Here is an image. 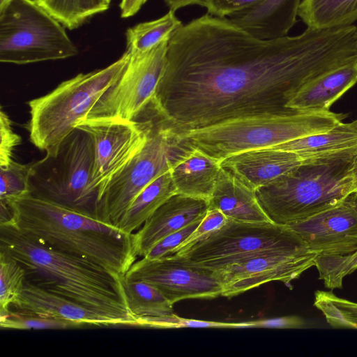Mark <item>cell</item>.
<instances>
[{
    "label": "cell",
    "mask_w": 357,
    "mask_h": 357,
    "mask_svg": "<svg viewBox=\"0 0 357 357\" xmlns=\"http://www.w3.org/2000/svg\"><path fill=\"white\" fill-rule=\"evenodd\" d=\"M147 0H121L119 8L121 17L128 18L135 15Z\"/></svg>",
    "instance_id": "ab89813d"
},
{
    "label": "cell",
    "mask_w": 357,
    "mask_h": 357,
    "mask_svg": "<svg viewBox=\"0 0 357 357\" xmlns=\"http://www.w3.org/2000/svg\"><path fill=\"white\" fill-rule=\"evenodd\" d=\"M357 146L304 159L255 190L261 207L279 225H290L340 204L353 192Z\"/></svg>",
    "instance_id": "277c9868"
},
{
    "label": "cell",
    "mask_w": 357,
    "mask_h": 357,
    "mask_svg": "<svg viewBox=\"0 0 357 357\" xmlns=\"http://www.w3.org/2000/svg\"><path fill=\"white\" fill-rule=\"evenodd\" d=\"M351 174L353 178V192H357V155L353 164Z\"/></svg>",
    "instance_id": "60d3db41"
},
{
    "label": "cell",
    "mask_w": 357,
    "mask_h": 357,
    "mask_svg": "<svg viewBox=\"0 0 357 357\" xmlns=\"http://www.w3.org/2000/svg\"><path fill=\"white\" fill-rule=\"evenodd\" d=\"M209 209L208 201L176 194L168 199L132 234L137 257H144L165 236L202 220Z\"/></svg>",
    "instance_id": "2e32d148"
},
{
    "label": "cell",
    "mask_w": 357,
    "mask_h": 357,
    "mask_svg": "<svg viewBox=\"0 0 357 357\" xmlns=\"http://www.w3.org/2000/svg\"><path fill=\"white\" fill-rule=\"evenodd\" d=\"M66 29L73 30L109 8L106 0H33Z\"/></svg>",
    "instance_id": "4316f807"
},
{
    "label": "cell",
    "mask_w": 357,
    "mask_h": 357,
    "mask_svg": "<svg viewBox=\"0 0 357 357\" xmlns=\"http://www.w3.org/2000/svg\"><path fill=\"white\" fill-rule=\"evenodd\" d=\"M307 245L289 226L231 219L192 246L176 252L190 261L218 269L254 253Z\"/></svg>",
    "instance_id": "30bf717a"
},
{
    "label": "cell",
    "mask_w": 357,
    "mask_h": 357,
    "mask_svg": "<svg viewBox=\"0 0 357 357\" xmlns=\"http://www.w3.org/2000/svg\"><path fill=\"white\" fill-rule=\"evenodd\" d=\"M343 114L329 112L261 113L241 116L179 132L191 148L221 161L244 151L327 131L342 122Z\"/></svg>",
    "instance_id": "5b68a950"
},
{
    "label": "cell",
    "mask_w": 357,
    "mask_h": 357,
    "mask_svg": "<svg viewBox=\"0 0 357 357\" xmlns=\"http://www.w3.org/2000/svg\"><path fill=\"white\" fill-rule=\"evenodd\" d=\"M191 149L178 132L152 121L144 146L107 185L98 203L100 217L116 226L136 197Z\"/></svg>",
    "instance_id": "9c48e42d"
},
{
    "label": "cell",
    "mask_w": 357,
    "mask_h": 357,
    "mask_svg": "<svg viewBox=\"0 0 357 357\" xmlns=\"http://www.w3.org/2000/svg\"><path fill=\"white\" fill-rule=\"evenodd\" d=\"M129 308L137 317H162L173 314V304L153 285L124 279Z\"/></svg>",
    "instance_id": "83f0119b"
},
{
    "label": "cell",
    "mask_w": 357,
    "mask_h": 357,
    "mask_svg": "<svg viewBox=\"0 0 357 357\" xmlns=\"http://www.w3.org/2000/svg\"><path fill=\"white\" fill-rule=\"evenodd\" d=\"M66 28L33 0H9L0 8V61L25 65L78 54Z\"/></svg>",
    "instance_id": "ba28073f"
},
{
    "label": "cell",
    "mask_w": 357,
    "mask_h": 357,
    "mask_svg": "<svg viewBox=\"0 0 357 357\" xmlns=\"http://www.w3.org/2000/svg\"><path fill=\"white\" fill-rule=\"evenodd\" d=\"M262 1L264 0H194L193 5L204 8L207 13L211 15L227 17Z\"/></svg>",
    "instance_id": "8d00e7d4"
},
{
    "label": "cell",
    "mask_w": 357,
    "mask_h": 357,
    "mask_svg": "<svg viewBox=\"0 0 357 357\" xmlns=\"http://www.w3.org/2000/svg\"><path fill=\"white\" fill-rule=\"evenodd\" d=\"M356 59V25L261 39L206 13L170 38L149 107L178 133L245 115L296 114L287 105L303 86Z\"/></svg>",
    "instance_id": "6da1fadb"
},
{
    "label": "cell",
    "mask_w": 357,
    "mask_h": 357,
    "mask_svg": "<svg viewBox=\"0 0 357 357\" xmlns=\"http://www.w3.org/2000/svg\"><path fill=\"white\" fill-rule=\"evenodd\" d=\"M9 0H0V8H2L3 6H5Z\"/></svg>",
    "instance_id": "b9f144b4"
},
{
    "label": "cell",
    "mask_w": 357,
    "mask_h": 357,
    "mask_svg": "<svg viewBox=\"0 0 357 357\" xmlns=\"http://www.w3.org/2000/svg\"><path fill=\"white\" fill-rule=\"evenodd\" d=\"M183 25L171 10L158 19L139 23L126 32V51L130 54L146 52L169 40Z\"/></svg>",
    "instance_id": "484cf974"
},
{
    "label": "cell",
    "mask_w": 357,
    "mask_h": 357,
    "mask_svg": "<svg viewBox=\"0 0 357 357\" xmlns=\"http://www.w3.org/2000/svg\"><path fill=\"white\" fill-rule=\"evenodd\" d=\"M0 325L1 328L10 329H67L82 328L77 323L40 316L36 314L22 311L1 313Z\"/></svg>",
    "instance_id": "1f68e13d"
},
{
    "label": "cell",
    "mask_w": 357,
    "mask_h": 357,
    "mask_svg": "<svg viewBox=\"0 0 357 357\" xmlns=\"http://www.w3.org/2000/svg\"><path fill=\"white\" fill-rule=\"evenodd\" d=\"M314 266L326 288L342 289L344 278L357 270V250L344 255H318Z\"/></svg>",
    "instance_id": "f546056e"
},
{
    "label": "cell",
    "mask_w": 357,
    "mask_h": 357,
    "mask_svg": "<svg viewBox=\"0 0 357 357\" xmlns=\"http://www.w3.org/2000/svg\"><path fill=\"white\" fill-rule=\"evenodd\" d=\"M142 327L158 328H239L238 323H224L182 318L174 313L162 317H137Z\"/></svg>",
    "instance_id": "836d02e7"
},
{
    "label": "cell",
    "mask_w": 357,
    "mask_h": 357,
    "mask_svg": "<svg viewBox=\"0 0 357 357\" xmlns=\"http://www.w3.org/2000/svg\"><path fill=\"white\" fill-rule=\"evenodd\" d=\"M0 202L10 212L3 222L54 250L91 260L122 277L136 261L132 234L96 214L29 193Z\"/></svg>",
    "instance_id": "3957f363"
},
{
    "label": "cell",
    "mask_w": 357,
    "mask_h": 357,
    "mask_svg": "<svg viewBox=\"0 0 357 357\" xmlns=\"http://www.w3.org/2000/svg\"><path fill=\"white\" fill-rule=\"evenodd\" d=\"M152 121L144 122L117 119H86L77 128L91 138L94 165L91 186L99 203L110 180L145 144Z\"/></svg>",
    "instance_id": "7c38bea8"
},
{
    "label": "cell",
    "mask_w": 357,
    "mask_h": 357,
    "mask_svg": "<svg viewBox=\"0 0 357 357\" xmlns=\"http://www.w3.org/2000/svg\"><path fill=\"white\" fill-rule=\"evenodd\" d=\"M202 220L192 223L165 236L143 257L158 259L174 254L181 244L195 230Z\"/></svg>",
    "instance_id": "e575fe53"
},
{
    "label": "cell",
    "mask_w": 357,
    "mask_h": 357,
    "mask_svg": "<svg viewBox=\"0 0 357 357\" xmlns=\"http://www.w3.org/2000/svg\"><path fill=\"white\" fill-rule=\"evenodd\" d=\"M126 51L108 66L79 73L54 90L28 102L31 142L46 155H55L62 142L120 78L130 60Z\"/></svg>",
    "instance_id": "8992f818"
},
{
    "label": "cell",
    "mask_w": 357,
    "mask_h": 357,
    "mask_svg": "<svg viewBox=\"0 0 357 357\" xmlns=\"http://www.w3.org/2000/svg\"><path fill=\"white\" fill-rule=\"evenodd\" d=\"M242 323L243 328H304L306 324L305 320L298 316H285L282 317L264 319Z\"/></svg>",
    "instance_id": "f35d334b"
},
{
    "label": "cell",
    "mask_w": 357,
    "mask_h": 357,
    "mask_svg": "<svg viewBox=\"0 0 357 357\" xmlns=\"http://www.w3.org/2000/svg\"><path fill=\"white\" fill-rule=\"evenodd\" d=\"M0 252L20 264L26 280L49 292L119 320L139 326L130 311L122 276L85 258L60 252L0 222Z\"/></svg>",
    "instance_id": "7a4b0ae2"
},
{
    "label": "cell",
    "mask_w": 357,
    "mask_h": 357,
    "mask_svg": "<svg viewBox=\"0 0 357 357\" xmlns=\"http://www.w3.org/2000/svg\"><path fill=\"white\" fill-rule=\"evenodd\" d=\"M30 164L14 160L4 168L0 167V201L9 202L29 193Z\"/></svg>",
    "instance_id": "d6a6232c"
},
{
    "label": "cell",
    "mask_w": 357,
    "mask_h": 357,
    "mask_svg": "<svg viewBox=\"0 0 357 357\" xmlns=\"http://www.w3.org/2000/svg\"><path fill=\"white\" fill-rule=\"evenodd\" d=\"M18 311L67 320L85 326H123L117 319L49 292L28 280L14 304Z\"/></svg>",
    "instance_id": "ac0fdd59"
},
{
    "label": "cell",
    "mask_w": 357,
    "mask_h": 357,
    "mask_svg": "<svg viewBox=\"0 0 357 357\" xmlns=\"http://www.w3.org/2000/svg\"><path fill=\"white\" fill-rule=\"evenodd\" d=\"M130 54L118 81L97 102L86 119L136 121L151 102L162 77L168 43Z\"/></svg>",
    "instance_id": "8fae6325"
},
{
    "label": "cell",
    "mask_w": 357,
    "mask_h": 357,
    "mask_svg": "<svg viewBox=\"0 0 357 357\" xmlns=\"http://www.w3.org/2000/svg\"><path fill=\"white\" fill-rule=\"evenodd\" d=\"M124 279L142 280L158 289L174 304L188 298L222 296V283L216 269L205 267L174 253L135 261Z\"/></svg>",
    "instance_id": "4fadbf2b"
},
{
    "label": "cell",
    "mask_w": 357,
    "mask_h": 357,
    "mask_svg": "<svg viewBox=\"0 0 357 357\" xmlns=\"http://www.w3.org/2000/svg\"><path fill=\"white\" fill-rule=\"evenodd\" d=\"M302 0H264L229 17L252 36L274 39L287 36L296 23Z\"/></svg>",
    "instance_id": "d6986e66"
},
{
    "label": "cell",
    "mask_w": 357,
    "mask_h": 357,
    "mask_svg": "<svg viewBox=\"0 0 357 357\" xmlns=\"http://www.w3.org/2000/svg\"><path fill=\"white\" fill-rule=\"evenodd\" d=\"M318 255H347L357 250V192L337 206L288 225Z\"/></svg>",
    "instance_id": "9a60e30c"
},
{
    "label": "cell",
    "mask_w": 357,
    "mask_h": 357,
    "mask_svg": "<svg viewBox=\"0 0 357 357\" xmlns=\"http://www.w3.org/2000/svg\"><path fill=\"white\" fill-rule=\"evenodd\" d=\"M21 143L20 135L14 132L11 121L2 108L0 111V167H7L13 161V152Z\"/></svg>",
    "instance_id": "d590c367"
},
{
    "label": "cell",
    "mask_w": 357,
    "mask_h": 357,
    "mask_svg": "<svg viewBox=\"0 0 357 357\" xmlns=\"http://www.w3.org/2000/svg\"><path fill=\"white\" fill-rule=\"evenodd\" d=\"M302 160L291 151L263 148L234 154L220 162L222 168L255 191L290 172Z\"/></svg>",
    "instance_id": "e0dca14e"
},
{
    "label": "cell",
    "mask_w": 357,
    "mask_h": 357,
    "mask_svg": "<svg viewBox=\"0 0 357 357\" xmlns=\"http://www.w3.org/2000/svg\"><path fill=\"white\" fill-rule=\"evenodd\" d=\"M208 205L209 209H218L233 220L254 223L273 222L259 204L255 191L222 167Z\"/></svg>",
    "instance_id": "44dd1931"
},
{
    "label": "cell",
    "mask_w": 357,
    "mask_h": 357,
    "mask_svg": "<svg viewBox=\"0 0 357 357\" xmlns=\"http://www.w3.org/2000/svg\"><path fill=\"white\" fill-rule=\"evenodd\" d=\"M221 168L220 161L192 148L170 172L177 194L208 201Z\"/></svg>",
    "instance_id": "7402d4cb"
},
{
    "label": "cell",
    "mask_w": 357,
    "mask_h": 357,
    "mask_svg": "<svg viewBox=\"0 0 357 357\" xmlns=\"http://www.w3.org/2000/svg\"><path fill=\"white\" fill-rule=\"evenodd\" d=\"M26 276V271L20 264L0 252V313L8 312L17 300Z\"/></svg>",
    "instance_id": "4dcf8cb0"
},
{
    "label": "cell",
    "mask_w": 357,
    "mask_h": 357,
    "mask_svg": "<svg viewBox=\"0 0 357 357\" xmlns=\"http://www.w3.org/2000/svg\"><path fill=\"white\" fill-rule=\"evenodd\" d=\"M317 255L307 245L247 255L216 269L222 283V296L231 298L272 281L290 287L293 280L314 266Z\"/></svg>",
    "instance_id": "5bb4252c"
},
{
    "label": "cell",
    "mask_w": 357,
    "mask_h": 357,
    "mask_svg": "<svg viewBox=\"0 0 357 357\" xmlns=\"http://www.w3.org/2000/svg\"><path fill=\"white\" fill-rule=\"evenodd\" d=\"M177 194L170 169L149 184L133 200L116 226L132 234L172 196Z\"/></svg>",
    "instance_id": "cb8c5ba5"
},
{
    "label": "cell",
    "mask_w": 357,
    "mask_h": 357,
    "mask_svg": "<svg viewBox=\"0 0 357 357\" xmlns=\"http://www.w3.org/2000/svg\"><path fill=\"white\" fill-rule=\"evenodd\" d=\"M93 165L91 138L76 128L55 155L30 164L29 194L99 216L98 194L91 186Z\"/></svg>",
    "instance_id": "52a82bcc"
},
{
    "label": "cell",
    "mask_w": 357,
    "mask_h": 357,
    "mask_svg": "<svg viewBox=\"0 0 357 357\" xmlns=\"http://www.w3.org/2000/svg\"><path fill=\"white\" fill-rule=\"evenodd\" d=\"M357 146V119L331 129L269 147L296 153L302 160Z\"/></svg>",
    "instance_id": "603a6c76"
},
{
    "label": "cell",
    "mask_w": 357,
    "mask_h": 357,
    "mask_svg": "<svg viewBox=\"0 0 357 357\" xmlns=\"http://www.w3.org/2000/svg\"><path fill=\"white\" fill-rule=\"evenodd\" d=\"M314 305L332 328L357 329V303L339 298L332 291L317 290Z\"/></svg>",
    "instance_id": "f1b7e54d"
},
{
    "label": "cell",
    "mask_w": 357,
    "mask_h": 357,
    "mask_svg": "<svg viewBox=\"0 0 357 357\" xmlns=\"http://www.w3.org/2000/svg\"><path fill=\"white\" fill-rule=\"evenodd\" d=\"M298 16L313 29L350 26L357 21V0H302Z\"/></svg>",
    "instance_id": "d4e9b609"
},
{
    "label": "cell",
    "mask_w": 357,
    "mask_h": 357,
    "mask_svg": "<svg viewBox=\"0 0 357 357\" xmlns=\"http://www.w3.org/2000/svg\"><path fill=\"white\" fill-rule=\"evenodd\" d=\"M106 1H107L108 3H110V2H111V1H112V0H106Z\"/></svg>",
    "instance_id": "7bdbcfd3"
},
{
    "label": "cell",
    "mask_w": 357,
    "mask_h": 357,
    "mask_svg": "<svg viewBox=\"0 0 357 357\" xmlns=\"http://www.w3.org/2000/svg\"><path fill=\"white\" fill-rule=\"evenodd\" d=\"M227 220V218L220 211L208 209L195 230L181 244L174 253L192 246L206 234L222 226Z\"/></svg>",
    "instance_id": "74e56055"
},
{
    "label": "cell",
    "mask_w": 357,
    "mask_h": 357,
    "mask_svg": "<svg viewBox=\"0 0 357 357\" xmlns=\"http://www.w3.org/2000/svg\"><path fill=\"white\" fill-rule=\"evenodd\" d=\"M357 82V59L303 86L287 107L298 113L329 112L333 103Z\"/></svg>",
    "instance_id": "ffe728a7"
}]
</instances>
